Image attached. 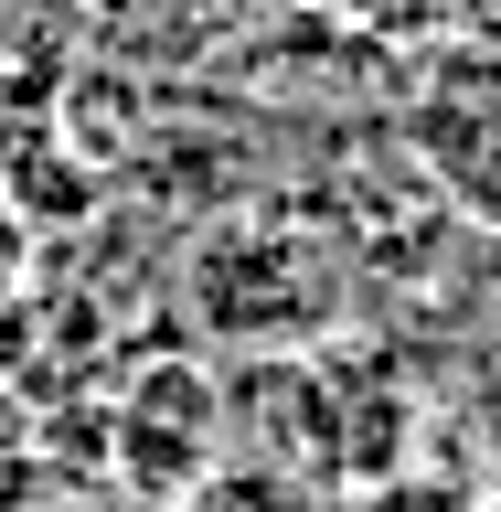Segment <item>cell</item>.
Segmentation results:
<instances>
[{"instance_id": "cell-6", "label": "cell", "mask_w": 501, "mask_h": 512, "mask_svg": "<svg viewBox=\"0 0 501 512\" xmlns=\"http://www.w3.org/2000/svg\"><path fill=\"white\" fill-rule=\"evenodd\" d=\"M352 512H480L470 480H438V470H384L352 491Z\"/></svg>"}, {"instance_id": "cell-5", "label": "cell", "mask_w": 501, "mask_h": 512, "mask_svg": "<svg viewBox=\"0 0 501 512\" xmlns=\"http://www.w3.org/2000/svg\"><path fill=\"white\" fill-rule=\"evenodd\" d=\"M352 32H374V43H427V32H448L470 0H331Z\"/></svg>"}, {"instance_id": "cell-4", "label": "cell", "mask_w": 501, "mask_h": 512, "mask_svg": "<svg viewBox=\"0 0 501 512\" xmlns=\"http://www.w3.org/2000/svg\"><path fill=\"white\" fill-rule=\"evenodd\" d=\"M171 512H320V480L278 470V459H214Z\"/></svg>"}, {"instance_id": "cell-1", "label": "cell", "mask_w": 501, "mask_h": 512, "mask_svg": "<svg viewBox=\"0 0 501 512\" xmlns=\"http://www.w3.org/2000/svg\"><path fill=\"white\" fill-rule=\"evenodd\" d=\"M342 278H331V246H310L299 224L278 214H235L192 246V320L214 342H246V352H299L331 320Z\"/></svg>"}, {"instance_id": "cell-3", "label": "cell", "mask_w": 501, "mask_h": 512, "mask_svg": "<svg viewBox=\"0 0 501 512\" xmlns=\"http://www.w3.org/2000/svg\"><path fill=\"white\" fill-rule=\"evenodd\" d=\"M214 427H224V384L171 352V363H139V384L118 395V470L139 502H182L192 480L214 470Z\"/></svg>"}, {"instance_id": "cell-2", "label": "cell", "mask_w": 501, "mask_h": 512, "mask_svg": "<svg viewBox=\"0 0 501 512\" xmlns=\"http://www.w3.org/2000/svg\"><path fill=\"white\" fill-rule=\"evenodd\" d=\"M406 128L438 171V192L501 235V11H459L448 32H427Z\"/></svg>"}]
</instances>
